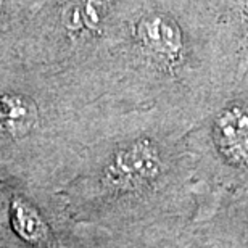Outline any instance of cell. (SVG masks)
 Wrapping results in <instances>:
<instances>
[{
	"label": "cell",
	"mask_w": 248,
	"mask_h": 248,
	"mask_svg": "<svg viewBox=\"0 0 248 248\" xmlns=\"http://www.w3.org/2000/svg\"><path fill=\"white\" fill-rule=\"evenodd\" d=\"M95 232L73 219L60 192L0 181V248H102Z\"/></svg>",
	"instance_id": "cell-1"
},
{
	"label": "cell",
	"mask_w": 248,
	"mask_h": 248,
	"mask_svg": "<svg viewBox=\"0 0 248 248\" xmlns=\"http://www.w3.org/2000/svg\"><path fill=\"white\" fill-rule=\"evenodd\" d=\"M41 105L21 93H0V152L18 150L44 132Z\"/></svg>",
	"instance_id": "cell-2"
},
{
	"label": "cell",
	"mask_w": 248,
	"mask_h": 248,
	"mask_svg": "<svg viewBox=\"0 0 248 248\" xmlns=\"http://www.w3.org/2000/svg\"><path fill=\"white\" fill-rule=\"evenodd\" d=\"M215 140L221 155L235 166H248V105H232L217 116Z\"/></svg>",
	"instance_id": "cell-3"
},
{
	"label": "cell",
	"mask_w": 248,
	"mask_h": 248,
	"mask_svg": "<svg viewBox=\"0 0 248 248\" xmlns=\"http://www.w3.org/2000/svg\"><path fill=\"white\" fill-rule=\"evenodd\" d=\"M137 37L142 47L165 63H177L184 50L182 31L174 19L165 15L143 18L137 26Z\"/></svg>",
	"instance_id": "cell-4"
},
{
	"label": "cell",
	"mask_w": 248,
	"mask_h": 248,
	"mask_svg": "<svg viewBox=\"0 0 248 248\" xmlns=\"http://www.w3.org/2000/svg\"><path fill=\"white\" fill-rule=\"evenodd\" d=\"M2 5H3V0H0V8H2Z\"/></svg>",
	"instance_id": "cell-5"
}]
</instances>
